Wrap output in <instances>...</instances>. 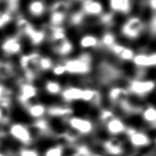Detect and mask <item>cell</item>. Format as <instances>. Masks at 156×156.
Instances as JSON below:
<instances>
[{
    "mask_svg": "<svg viewBox=\"0 0 156 156\" xmlns=\"http://www.w3.org/2000/svg\"><path fill=\"white\" fill-rule=\"evenodd\" d=\"M92 57L90 53L84 52L76 58L66 59L63 61L66 74L85 75L89 74L92 68Z\"/></svg>",
    "mask_w": 156,
    "mask_h": 156,
    "instance_id": "1",
    "label": "cell"
},
{
    "mask_svg": "<svg viewBox=\"0 0 156 156\" xmlns=\"http://www.w3.org/2000/svg\"><path fill=\"white\" fill-rule=\"evenodd\" d=\"M145 24L138 16H132L126 20L121 26V34L126 39L136 40L142 35L144 30Z\"/></svg>",
    "mask_w": 156,
    "mask_h": 156,
    "instance_id": "2",
    "label": "cell"
},
{
    "mask_svg": "<svg viewBox=\"0 0 156 156\" xmlns=\"http://www.w3.org/2000/svg\"><path fill=\"white\" fill-rule=\"evenodd\" d=\"M127 90L137 97L143 98L149 95L156 89V81L153 79H134L128 84Z\"/></svg>",
    "mask_w": 156,
    "mask_h": 156,
    "instance_id": "3",
    "label": "cell"
},
{
    "mask_svg": "<svg viewBox=\"0 0 156 156\" xmlns=\"http://www.w3.org/2000/svg\"><path fill=\"white\" fill-rule=\"evenodd\" d=\"M9 133L12 138L23 147L30 146L33 142V136L28 126L21 122L11 124L9 128Z\"/></svg>",
    "mask_w": 156,
    "mask_h": 156,
    "instance_id": "4",
    "label": "cell"
},
{
    "mask_svg": "<svg viewBox=\"0 0 156 156\" xmlns=\"http://www.w3.org/2000/svg\"><path fill=\"white\" fill-rule=\"evenodd\" d=\"M66 118L67 125L71 130L79 135L88 136L94 131V124L89 118L72 115Z\"/></svg>",
    "mask_w": 156,
    "mask_h": 156,
    "instance_id": "5",
    "label": "cell"
},
{
    "mask_svg": "<svg viewBox=\"0 0 156 156\" xmlns=\"http://www.w3.org/2000/svg\"><path fill=\"white\" fill-rule=\"evenodd\" d=\"M125 133L127 134L130 144L136 149L147 147L152 144V140L149 134L143 131L127 127Z\"/></svg>",
    "mask_w": 156,
    "mask_h": 156,
    "instance_id": "6",
    "label": "cell"
},
{
    "mask_svg": "<svg viewBox=\"0 0 156 156\" xmlns=\"http://www.w3.org/2000/svg\"><path fill=\"white\" fill-rule=\"evenodd\" d=\"M39 90L33 83H23L20 85L18 94V100L23 106H28L38 96Z\"/></svg>",
    "mask_w": 156,
    "mask_h": 156,
    "instance_id": "7",
    "label": "cell"
},
{
    "mask_svg": "<svg viewBox=\"0 0 156 156\" xmlns=\"http://www.w3.org/2000/svg\"><path fill=\"white\" fill-rule=\"evenodd\" d=\"M132 62L139 69H147L156 67V52L136 53Z\"/></svg>",
    "mask_w": 156,
    "mask_h": 156,
    "instance_id": "8",
    "label": "cell"
},
{
    "mask_svg": "<svg viewBox=\"0 0 156 156\" xmlns=\"http://www.w3.org/2000/svg\"><path fill=\"white\" fill-rule=\"evenodd\" d=\"M40 56L41 55L37 52L30 53L21 56L20 63L23 73L37 74V72H39L37 64Z\"/></svg>",
    "mask_w": 156,
    "mask_h": 156,
    "instance_id": "9",
    "label": "cell"
},
{
    "mask_svg": "<svg viewBox=\"0 0 156 156\" xmlns=\"http://www.w3.org/2000/svg\"><path fill=\"white\" fill-rule=\"evenodd\" d=\"M105 127L107 132L112 137H117L125 133L128 127L120 118L115 115L105 123Z\"/></svg>",
    "mask_w": 156,
    "mask_h": 156,
    "instance_id": "10",
    "label": "cell"
},
{
    "mask_svg": "<svg viewBox=\"0 0 156 156\" xmlns=\"http://www.w3.org/2000/svg\"><path fill=\"white\" fill-rule=\"evenodd\" d=\"M81 10L85 16L100 17L104 12V6L99 0H83Z\"/></svg>",
    "mask_w": 156,
    "mask_h": 156,
    "instance_id": "11",
    "label": "cell"
},
{
    "mask_svg": "<svg viewBox=\"0 0 156 156\" xmlns=\"http://www.w3.org/2000/svg\"><path fill=\"white\" fill-rule=\"evenodd\" d=\"M22 49V44L20 36L8 37L2 44V50L7 55H15L20 53Z\"/></svg>",
    "mask_w": 156,
    "mask_h": 156,
    "instance_id": "12",
    "label": "cell"
},
{
    "mask_svg": "<svg viewBox=\"0 0 156 156\" xmlns=\"http://www.w3.org/2000/svg\"><path fill=\"white\" fill-rule=\"evenodd\" d=\"M131 0H109V6L113 13L127 15L132 10Z\"/></svg>",
    "mask_w": 156,
    "mask_h": 156,
    "instance_id": "13",
    "label": "cell"
},
{
    "mask_svg": "<svg viewBox=\"0 0 156 156\" xmlns=\"http://www.w3.org/2000/svg\"><path fill=\"white\" fill-rule=\"evenodd\" d=\"M83 89L76 86H69L63 89L61 93V96L66 103H72V102L81 101Z\"/></svg>",
    "mask_w": 156,
    "mask_h": 156,
    "instance_id": "14",
    "label": "cell"
},
{
    "mask_svg": "<svg viewBox=\"0 0 156 156\" xmlns=\"http://www.w3.org/2000/svg\"><path fill=\"white\" fill-rule=\"evenodd\" d=\"M24 35L34 45H39L45 41L47 37V32L45 30L38 29L32 25L27 30Z\"/></svg>",
    "mask_w": 156,
    "mask_h": 156,
    "instance_id": "15",
    "label": "cell"
},
{
    "mask_svg": "<svg viewBox=\"0 0 156 156\" xmlns=\"http://www.w3.org/2000/svg\"><path fill=\"white\" fill-rule=\"evenodd\" d=\"M73 109L68 105H53L47 107L46 114L51 117L68 118L73 114Z\"/></svg>",
    "mask_w": 156,
    "mask_h": 156,
    "instance_id": "16",
    "label": "cell"
},
{
    "mask_svg": "<svg viewBox=\"0 0 156 156\" xmlns=\"http://www.w3.org/2000/svg\"><path fill=\"white\" fill-rule=\"evenodd\" d=\"M129 94H130L127 88L115 86L109 90L108 98L111 103L118 105L120 102L128 98Z\"/></svg>",
    "mask_w": 156,
    "mask_h": 156,
    "instance_id": "17",
    "label": "cell"
},
{
    "mask_svg": "<svg viewBox=\"0 0 156 156\" xmlns=\"http://www.w3.org/2000/svg\"><path fill=\"white\" fill-rule=\"evenodd\" d=\"M28 11L32 17L40 18L47 11V5L44 0H32L28 6Z\"/></svg>",
    "mask_w": 156,
    "mask_h": 156,
    "instance_id": "18",
    "label": "cell"
},
{
    "mask_svg": "<svg viewBox=\"0 0 156 156\" xmlns=\"http://www.w3.org/2000/svg\"><path fill=\"white\" fill-rule=\"evenodd\" d=\"M54 52L61 56H66L73 52L74 45L68 38L52 44Z\"/></svg>",
    "mask_w": 156,
    "mask_h": 156,
    "instance_id": "19",
    "label": "cell"
},
{
    "mask_svg": "<svg viewBox=\"0 0 156 156\" xmlns=\"http://www.w3.org/2000/svg\"><path fill=\"white\" fill-rule=\"evenodd\" d=\"M142 120L151 127L156 128V107L153 105H148L143 107L140 113Z\"/></svg>",
    "mask_w": 156,
    "mask_h": 156,
    "instance_id": "20",
    "label": "cell"
},
{
    "mask_svg": "<svg viewBox=\"0 0 156 156\" xmlns=\"http://www.w3.org/2000/svg\"><path fill=\"white\" fill-rule=\"evenodd\" d=\"M79 44L80 48L84 50L92 49L100 47V39L92 34H86L79 39Z\"/></svg>",
    "mask_w": 156,
    "mask_h": 156,
    "instance_id": "21",
    "label": "cell"
},
{
    "mask_svg": "<svg viewBox=\"0 0 156 156\" xmlns=\"http://www.w3.org/2000/svg\"><path fill=\"white\" fill-rule=\"evenodd\" d=\"M26 107L30 116L34 120L44 118L45 114H46L47 107L41 103H32Z\"/></svg>",
    "mask_w": 156,
    "mask_h": 156,
    "instance_id": "22",
    "label": "cell"
},
{
    "mask_svg": "<svg viewBox=\"0 0 156 156\" xmlns=\"http://www.w3.org/2000/svg\"><path fill=\"white\" fill-rule=\"evenodd\" d=\"M104 145L106 151L112 155H119L123 151L122 142L117 137H112V138L107 140Z\"/></svg>",
    "mask_w": 156,
    "mask_h": 156,
    "instance_id": "23",
    "label": "cell"
},
{
    "mask_svg": "<svg viewBox=\"0 0 156 156\" xmlns=\"http://www.w3.org/2000/svg\"><path fill=\"white\" fill-rule=\"evenodd\" d=\"M48 37L52 44L63 41L67 39L66 30L63 28V26H50Z\"/></svg>",
    "mask_w": 156,
    "mask_h": 156,
    "instance_id": "24",
    "label": "cell"
},
{
    "mask_svg": "<svg viewBox=\"0 0 156 156\" xmlns=\"http://www.w3.org/2000/svg\"><path fill=\"white\" fill-rule=\"evenodd\" d=\"M68 13L58 12V11H51L49 17V23L50 26H63V23L67 20Z\"/></svg>",
    "mask_w": 156,
    "mask_h": 156,
    "instance_id": "25",
    "label": "cell"
},
{
    "mask_svg": "<svg viewBox=\"0 0 156 156\" xmlns=\"http://www.w3.org/2000/svg\"><path fill=\"white\" fill-rule=\"evenodd\" d=\"M44 89L48 94L52 96L61 94L63 90L61 83L55 80H46L44 84Z\"/></svg>",
    "mask_w": 156,
    "mask_h": 156,
    "instance_id": "26",
    "label": "cell"
},
{
    "mask_svg": "<svg viewBox=\"0 0 156 156\" xmlns=\"http://www.w3.org/2000/svg\"><path fill=\"white\" fill-rule=\"evenodd\" d=\"M117 43L116 37L111 31H106L100 39V46L109 50Z\"/></svg>",
    "mask_w": 156,
    "mask_h": 156,
    "instance_id": "27",
    "label": "cell"
},
{
    "mask_svg": "<svg viewBox=\"0 0 156 156\" xmlns=\"http://www.w3.org/2000/svg\"><path fill=\"white\" fill-rule=\"evenodd\" d=\"M14 74V67L9 61H0V79H7Z\"/></svg>",
    "mask_w": 156,
    "mask_h": 156,
    "instance_id": "28",
    "label": "cell"
},
{
    "mask_svg": "<svg viewBox=\"0 0 156 156\" xmlns=\"http://www.w3.org/2000/svg\"><path fill=\"white\" fill-rule=\"evenodd\" d=\"M55 66V63L52 58L48 56H41L39 58L38 64V70L41 72H48L52 69L53 66Z\"/></svg>",
    "mask_w": 156,
    "mask_h": 156,
    "instance_id": "29",
    "label": "cell"
},
{
    "mask_svg": "<svg viewBox=\"0 0 156 156\" xmlns=\"http://www.w3.org/2000/svg\"><path fill=\"white\" fill-rule=\"evenodd\" d=\"M85 17L84 13L82 12V10H77L72 12L69 17V22L70 25L77 27L80 26L84 23Z\"/></svg>",
    "mask_w": 156,
    "mask_h": 156,
    "instance_id": "30",
    "label": "cell"
},
{
    "mask_svg": "<svg viewBox=\"0 0 156 156\" xmlns=\"http://www.w3.org/2000/svg\"><path fill=\"white\" fill-rule=\"evenodd\" d=\"M41 156H65L64 147L61 144H56L48 147Z\"/></svg>",
    "mask_w": 156,
    "mask_h": 156,
    "instance_id": "31",
    "label": "cell"
},
{
    "mask_svg": "<svg viewBox=\"0 0 156 156\" xmlns=\"http://www.w3.org/2000/svg\"><path fill=\"white\" fill-rule=\"evenodd\" d=\"M135 55V51L132 48L127 47L125 45L123 49L119 53V55L117 56V57L122 61H132Z\"/></svg>",
    "mask_w": 156,
    "mask_h": 156,
    "instance_id": "32",
    "label": "cell"
},
{
    "mask_svg": "<svg viewBox=\"0 0 156 156\" xmlns=\"http://www.w3.org/2000/svg\"><path fill=\"white\" fill-rule=\"evenodd\" d=\"M17 156H41L37 149L31 147H22L17 153Z\"/></svg>",
    "mask_w": 156,
    "mask_h": 156,
    "instance_id": "33",
    "label": "cell"
},
{
    "mask_svg": "<svg viewBox=\"0 0 156 156\" xmlns=\"http://www.w3.org/2000/svg\"><path fill=\"white\" fill-rule=\"evenodd\" d=\"M32 24L30 21L23 17H19L17 20V28L18 31L21 34H25L27 30L30 27Z\"/></svg>",
    "mask_w": 156,
    "mask_h": 156,
    "instance_id": "34",
    "label": "cell"
},
{
    "mask_svg": "<svg viewBox=\"0 0 156 156\" xmlns=\"http://www.w3.org/2000/svg\"><path fill=\"white\" fill-rule=\"evenodd\" d=\"M114 21V13L112 12H103L100 16V22L103 26L109 27L112 26Z\"/></svg>",
    "mask_w": 156,
    "mask_h": 156,
    "instance_id": "35",
    "label": "cell"
},
{
    "mask_svg": "<svg viewBox=\"0 0 156 156\" xmlns=\"http://www.w3.org/2000/svg\"><path fill=\"white\" fill-rule=\"evenodd\" d=\"M115 116L114 112L110 109H102L100 114H99V119L104 124L107 122L109 120Z\"/></svg>",
    "mask_w": 156,
    "mask_h": 156,
    "instance_id": "36",
    "label": "cell"
},
{
    "mask_svg": "<svg viewBox=\"0 0 156 156\" xmlns=\"http://www.w3.org/2000/svg\"><path fill=\"white\" fill-rule=\"evenodd\" d=\"M12 19V13L0 11V28H3L10 22Z\"/></svg>",
    "mask_w": 156,
    "mask_h": 156,
    "instance_id": "37",
    "label": "cell"
},
{
    "mask_svg": "<svg viewBox=\"0 0 156 156\" xmlns=\"http://www.w3.org/2000/svg\"><path fill=\"white\" fill-rule=\"evenodd\" d=\"M51 71H52L53 74L56 76H61L66 74V68L65 66L63 65V62L60 63L55 64V66H53V68L51 69Z\"/></svg>",
    "mask_w": 156,
    "mask_h": 156,
    "instance_id": "38",
    "label": "cell"
},
{
    "mask_svg": "<svg viewBox=\"0 0 156 156\" xmlns=\"http://www.w3.org/2000/svg\"><path fill=\"white\" fill-rule=\"evenodd\" d=\"M4 98H11V91L0 83V100Z\"/></svg>",
    "mask_w": 156,
    "mask_h": 156,
    "instance_id": "39",
    "label": "cell"
},
{
    "mask_svg": "<svg viewBox=\"0 0 156 156\" xmlns=\"http://www.w3.org/2000/svg\"><path fill=\"white\" fill-rule=\"evenodd\" d=\"M150 30L152 34L156 35V12L153 15L150 23Z\"/></svg>",
    "mask_w": 156,
    "mask_h": 156,
    "instance_id": "40",
    "label": "cell"
},
{
    "mask_svg": "<svg viewBox=\"0 0 156 156\" xmlns=\"http://www.w3.org/2000/svg\"><path fill=\"white\" fill-rule=\"evenodd\" d=\"M147 5L151 10L156 12V0H147Z\"/></svg>",
    "mask_w": 156,
    "mask_h": 156,
    "instance_id": "41",
    "label": "cell"
},
{
    "mask_svg": "<svg viewBox=\"0 0 156 156\" xmlns=\"http://www.w3.org/2000/svg\"><path fill=\"white\" fill-rule=\"evenodd\" d=\"M6 132H5L3 129H0V140L3 139L4 137H6Z\"/></svg>",
    "mask_w": 156,
    "mask_h": 156,
    "instance_id": "42",
    "label": "cell"
},
{
    "mask_svg": "<svg viewBox=\"0 0 156 156\" xmlns=\"http://www.w3.org/2000/svg\"><path fill=\"white\" fill-rule=\"evenodd\" d=\"M0 156H9L6 153H5L2 151H0Z\"/></svg>",
    "mask_w": 156,
    "mask_h": 156,
    "instance_id": "43",
    "label": "cell"
},
{
    "mask_svg": "<svg viewBox=\"0 0 156 156\" xmlns=\"http://www.w3.org/2000/svg\"><path fill=\"white\" fill-rule=\"evenodd\" d=\"M155 144H156V138L155 139Z\"/></svg>",
    "mask_w": 156,
    "mask_h": 156,
    "instance_id": "44",
    "label": "cell"
},
{
    "mask_svg": "<svg viewBox=\"0 0 156 156\" xmlns=\"http://www.w3.org/2000/svg\"><path fill=\"white\" fill-rule=\"evenodd\" d=\"M15 1H17V0H15Z\"/></svg>",
    "mask_w": 156,
    "mask_h": 156,
    "instance_id": "45",
    "label": "cell"
}]
</instances>
